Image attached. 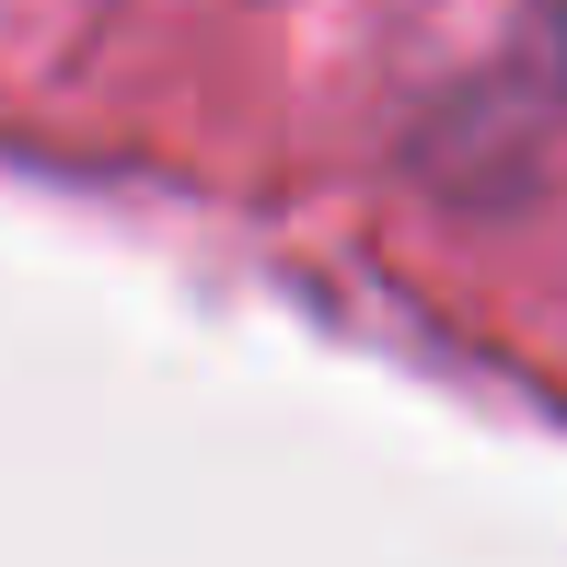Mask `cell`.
Listing matches in <instances>:
<instances>
[{"mask_svg":"<svg viewBox=\"0 0 567 567\" xmlns=\"http://www.w3.org/2000/svg\"><path fill=\"white\" fill-rule=\"evenodd\" d=\"M556 59H567V0H556Z\"/></svg>","mask_w":567,"mask_h":567,"instance_id":"6da1fadb","label":"cell"}]
</instances>
